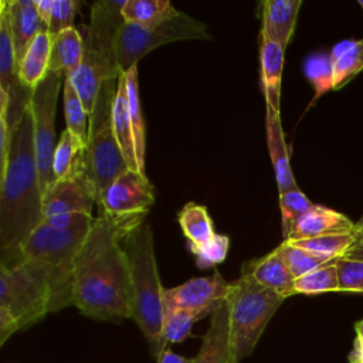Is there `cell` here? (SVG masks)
Returning a JSON list of instances; mask_svg holds the SVG:
<instances>
[{
	"mask_svg": "<svg viewBox=\"0 0 363 363\" xmlns=\"http://www.w3.org/2000/svg\"><path fill=\"white\" fill-rule=\"evenodd\" d=\"M95 217L82 214V213H65V214H57L51 217H44L41 224H45L48 227L57 228V230H68L78 225H84L88 223H92Z\"/></svg>",
	"mask_w": 363,
	"mask_h": 363,
	"instance_id": "obj_39",
	"label": "cell"
},
{
	"mask_svg": "<svg viewBox=\"0 0 363 363\" xmlns=\"http://www.w3.org/2000/svg\"><path fill=\"white\" fill-rule=\"evenodd\" d=\"M333 89H340L363 69V38L345 40L330 51Z\"/></svg>",
	"mask_w": 363,
	"mask_h": 363,
	"instance_id": "obj_24",
	"label": "cell"
},
{
	"mask_svg": "<svg viewBox=\"0 0 363 363\" xmlns=\"http://www.w3.org/2000/svg\"><path fill=\"white\" fill-rule=\"evenodd\" d=\"M157 363H191V359H186L180 354L173 353L170 349H166L157 359Z\"/></svg>",
	"mask_w": 363,
	"mask_h": 363,
	"instance_id": "obj_41",
	"label": "cell"
},
{
	"mask_svg": "<svg viewBox=\"0 0 363 363\" xmlns=\"http://www.w3.org/2000/svg\"><path fill=\"white\" fill-rule=\"evenodd\" d=\"M265 128H267V143L271 157V163L275 173L278 191L284 193L289 189L296 187V182L289 163V153L285 143V136L281 125L279 112L267 106L265 111Z\"/></svg>",
	"mask_w": 363,
	"mask_h": 363,
	"instance_id": "obj_19",
	"label": "cell"
},
{
	"mask_svg": "<svg viewBox=\"0 0 363 363\" xmlns=\"http://www.w3.org/2000/svg\"><path fill=\"white\" fill-rule=\"evenodd\" d=\"M118 79H106L99 88L89 115L88 140L82 152L85 169L95 184L98 196L128 169L112 126V104Z\"/></svg>",
	"mask_w": 363,
	"mask_h": 363,
	"instance_id": "obj_8",
	"label": "cell"
},
{
	"mask_svg": "<svg viewBox=\"0 0 363 363\" xmlns=\"http://www.w3.org/2000/svg\"><path fill=\"white\" fill-rule=\"evenodd\" d=\"M303 74L313 85L315 96L312 104L325 92L333 89V69L329 54H312L303 61Z\"/></svg>",
	"mask_w": 363,
	"mask_h": 363,
	"instance_id": "obj_32",
	"label": "cell"
},
{
	"mask_svg": "<svg viewBox=\"0 0 363 363\" xmlns=\"http://www.w3.org/2000/svg\"><path fill=\"white\" fill-rule=\"evenodd\" d=\"M354 233H356V235H357V240L359 241H363V214H362V217L359 218V221L354 224ZM357 241V242H359Z\"/></svg>",
	"mask_w": 363,
	"mask_h": 363,
	"instance_id": "obj_44",
	"label": "cell"
},
{
	"mask_svg": "<svg viewBox=\"0 0 363 363\" xmlns=\"http://www.w3.org/2000/svg\"><path fill=\"white\" fill-rule=\"evenodd\" d=\"M177 13L167 0H125L121 10L125 23L145 28H155Z\"/></svg>",
	"mask_w": 363,
	"mask_h": 363,
	"instance_id": "obj_25",
	"label": "cell"
},
{
	"mask_svg": "<svg viewBox=\"0 0 363 363\" xmlns=\"http://www.w3.org/2000/svg\"><path fill=\"white\" fill-rule=\"evenodd\" d=\"M313 203L302 193V190L296 186L284 193H279V208L282 216V237L286 240L289 231L298 218L305 214Z\"/></svg>",
	"mask_w": 363,
	"mask_h": 363,
	"instance_id": "obj_34",
	"label": "cell"
},
{
	"mask_svg": "<svg viewBox=\"0 0 363 363\" xmlns=\"http://www.w3.org/2000/svg\"><path fill=\"white\" fill-rule=\"evenodd\" d=\"M277 248L279 250L288 269L291 271V274L295 279L330 262V261H325V259L313 255L312 252H309L303 248H299L286 241H282Z\"/></svg>",
	"mask_w": 363,
	"mask_h": 363,
	"instance_id": "obj_35",
	"label": "cell"
},
{
	"mask_svg": "<svg viewBox=\"0 0 363 363\" xmlns=\"http://www.w3.org/2000/svg\"><path fill=\"white\" fill-rule=\"evenodd\" d=\"M352 231H354V223L345 214L320 204H313L298 218L285 241H298Z\"/></svg>",
	"mask_w": 363,
	"mask_h": 363,
	"instance_id": "obj_15",
	"label": "cell"
},
{
	"mask_svg": "<svg viewBox=\"0 0 363 363\" xmlns=\"http://www.w3.org/2000/svg\"><path fill=\"white\" fill-rule=\"evenodd\" d=\"M201 319L200 315L186 311V309H173L163 313V329H162V345L166 350L167 343L183 342L191 330L194 322Z\"/></svg>",
	"mask_w": 363,
	"mask_h": 363,
	"instance_id": "obj_33",
	"label": "cell"
},
{
	"mask_svg": "<svg viewBox=\"0 0 363 363\" xmlns=\"http://www.w3.org/2000/svg\"><path fill=\"white\" fill-rule=\"evenodd\" d=\"M112 126H113V133H115L116 142L121 147V152L126 162L128 169L139 170L135 139H133V132H132V125H130V118H129V109H128L125 72H122L118 79L116 94H115L113 104H112Z\"/></svg>",
	"mask_w": 363,
	"mask_h": 363,
	"instance_id": "obj_20",
	"label": "cell"
},
{
	"mask_svg": "<svg viewBox=\"0 0 363 363\" xmlns=\"http://www.w3.org/2000/svg\"><path fill=\"white\" fill-rule=\"evenodd\" d=\"M123 250L130 272V319L138 323L159 359L164 352L162 345L164 288L159 278L153 233L149 223L143 221L123 238Z\"/></svg>",
	"mask_w": 363,
	"mask_h": 363,
	"instance_id": "obj_4",
	"label": "cell"
},
{
	"mask_svg": "<svg viewBox=\"0 0 363 363\" xmlns=\"http://www.w3.org/2000/svg\"><path fill=\"white\" fill-rule=\"evenodd\" d=\"M84 55V38L79 31L69 27L57 35H52L50 71L71 74L78 68Z\"/></svg>",
	"mask_w": 363,
	"mask_h": 363,
	"instance_id": "obj_23",
	"label": "cell"
},
{
	"mask_svg": "<svg viewBox=\"0 0 363 363\" xmlns=\"http://www.w3.org/2000/svg\"><path fill=\"white\" fill-rule=\"evenodd\" d=\"M147 213L109 216L98 210L75 258L74 305L98 320L130 318L132 288L123 238Z\"/></svg>",
	"mask_w": 363,
	"mask_h": 363,
	"instance_id": "obj_1",
	"label": "cell"
},
{
	"mask_svg": "<svg viewBox=\"0 0 363 363\" xmlns=\"http://www.w3.org/2000/svg\"><path fill=\"white\" fill-rule=\"evenodd\" d=\"M284 296L241 274L231 282L227 296L233 352L240 362L252 353L265 326L284 302Z\"/></svg>",
	"mask_w": 363,
	"mask_h": 363,
	"instance_id": "obj_7",
	"label": "cell"
},
{
	"mask_svg": "<svg viewBox=\"0 0 363 363\" xmlns=\"http://www.w3.org/2000/svg\"><path fill=\"white\" fill-rule=\"evenodd\" d=\"M79 6L81 3L77 0H54L51 13L47 21V31L51 35H57L58 33L72 27V23Z\"/></svg>",
	"mask_w": 363,
	"mask_h": 363,
	"instance_id": "obj_38",
	"label": "cell"
},
{
	"mask_svg": "<svg viewBox=\"0 0 363 363\" xmlns=\"http://www.w3.org/2000/svg\"><path fill=\"white\" fill-rule=\"evenodd\" d=\"M126 78V94H128V109L135 139L136 156L139 170L145 173V150H146V132L145 121L142 115L140 98H139V81H138V65L132 67L125 72Z\"/></svg>",
	"mask_w": 363,
	"mask_h": 363,
	"instance_id": "obj_27",
	"label": "cell"
},
{
	"mask_svg": "<svg viewBox=\"0 0 363 363\" xmlns=\"http://www.w3.org/2000/svg\"><path fill=\"white\" fill-rule=\"evenodd\" d=\"M92 223L68 230L40 224L21 248V259L44 272L51 295V312L74 305V269L78 250Z\"/></svg>",
	"mask_w": 363,
	"mask_h": 363,
	"instance_id": "obj_5",
	"label": "cell"
},
{
	"mask_svg": "<svg viewBox=\"0 0 363 363\" xmlns=\"http://www.w3.org/2000/svg\"><path fill=\"white\" fill-rule=\"evenodd\" d=\"M345 257H346V258H349V259L363 261V241L356 242V245H354V247H352V248L346 252V255H345Z\"/></svg>",
	"mask_w": 363,
	"mask_h": 363,
	"instance_id": "obj_43",
	"label": "cell"
},
{
	"mask_svg": "<svg viewBox=\"0 0 363 363\" xmlns=\"http://www.w3.org/2000/svg\"><path fill=\"white\" fill-rule=\"evenodd\" d=\"M241 274L250 275L255 282L275 291L284 298L295 295V278L288 269L278 248L272 250L271 252L258 259L245 262L241 268Z\"/></svg>",
	"mask_w": 363,
	"mask_h": 363,
	"instance_id": "obj_17",
	"label": "cell"
},
{
	"mask_svg": "<svg viewBox=\"0 0 363 363\" xmlns=\"http://www.w3.org/2000/svg\"><path fill=\"white\" fill-rule=\"evenodd\" d=\"M339 259V258H337ZM330 261L301 278L295 279L294 292L303 294V295H316L323 292H339V279H337V269L336 261Z\"/></svg>",
	"mask_w": 363,
	"mask_h": 363,
	"instance_id": "obj_30",
	"label": "cell"
},
{
	"mask_svg": "<svg viewBox=\"0 0 363 363\" xmlns=\"http://www.w3.org/2000/svg\"><path fill=\"white\" fill-rule=\"evenodd\" d=\"M230 289L231 282H227L217 271L210 277L191 278L174 288H164L163 313L173 309H186L204 318L227 299Z\"/></svg>",
	"mask_w": 363,
	"mask_h": 363,
	"instance_id": "obj_12",
	"label": "cell"
},
{
	"mask_svg": "<svg viewBox=\"0 0 363 363\" xmlns=\"http://www.w3.org/2000/svg\"><path fill=\"white\" fill-rule=\"evenodd\" d=\"M43 189L30 105L11 133L0 182V267L21 261V248L43 221Z\"/></svg>",
	"mask_w": 363,
	"mask_h": 363,
	"instance_id": "obj_2",
	"label": "cell"
},
{
	"mask_svg": "<svg viewBox=\"0 0 363 363\" xmlns=\"http://www.w3.org/2000/svg\"><path fill=\"white\" fill-rule=\"evenodd\" d=\"M357 3H359V6H360V7H362V9H363V0H359V1H357Z\"/></svg>",
	"mask_w": 363,
	"mask_h": 363,
	"instance_id": "obj_46",
	"label": "cell"
},
{
	"mask_svg": "<svg viewBox=\"0 0 363 363\" xmlns=\"http://www.w3.org/2000/svg\"><path fill=\"white\" fill-rule=\"evenodd\" d=\"M230 238L223 234H214L204 245L191 250L190 252L196 255V264L199 268H208L221 264L228 254Z\"/></svg>",
	"mask_w": 363,
	"mask_h": 363,
	"instance_id": "obj_36",
	"label": "cell"
},
{
	"mask_svg": "<svg viewBox=\"0 0 363 363\" xmlns=\"http://www.w3.org/2000/svg\"><path fill=\"white\" fill-rule=\"evenodd\" d=\"M52 4H54V0H35V7H37V10H38V13H40V16H41V18L45 24L48 21Z\"/></svg>",
	"mask_w": 363,
	"mask_h": 363,
	"instance_id": "obj_42",
	"label": "cell"
},
{
	"mask_svg": "<svg viewBox=\"0 0 363 363\" xmlns=\"http://www.w3.org/2000/svg\"><path fill=\"white\" fill-rule=\"evenodd\" d=\"M285 50L274 41L261 38L259 64H261V85L265 95L267 106L279 112L281 102V79L284 69Z\"/></svg>",
	"mask_w": 363,
	"mask_h": 363,
	"instance_id": "obj_21",
	"label": "cell"
},
{
	"mask_svg": "<svg viewBox=\"0 0 363 363\" xmlns=\"http://www.w3.org/2000/svg\"><path fill=\"white\" fill-rule=\"evenodd\" d=\"M51 47L52 35L45 30L41 31L27 48L18 64V79L26 88L33 91L48 74Z\"/></svg>",
	"mask_w": 363,
	"mask_h": 363,
	"instance_id": "obj_22",
	"label": "cell"
},
{
	"mask_svg": "<svg viewBox=\"0 0 363 363\" xmlns=\"http://www.w3.org/2000/svg\"><path fill=\"white\" fill-rule=\"evenodd\" d=\"M349 360H350V363H363L362 360H359V359H356V357H352V356H350Z\"/></svg>",
	"mask_w": 363,
	"mask_h": 363,
	"instance_id": "obj_45",
	"label": "cell"
},
{
	"mask_svg": "<svg viewBox=\"0 0 363 363\" xmlns=\"http://www.w3.org/2000/svg\"><path fill=\"white\" fill-rule=\"evenodd\" d=\"M179 225L187 238L189 250H196L204 245L214 234L213 221L204 206L187 203L177 214Z\"/></svg>",
	"mask_w": 363,
	"mask_h": 363,
	"instance_id": "obj_26",
	"label": "cell"
},
{
	"mask_svg": "<svg viewBox=\"0 0 363 363\" xmlns=\"http://www.w3.org/2000/svg\"><path fill=\"white\" fill-rule=\"evenodd\" d=\"M191 363H238L231 345L230 312L227 299L218 303L211 313V322L203 345Z\"/></svg>",
	"mask_w": 363,
	"mask_h": 363,
	"instance_id": "obj_14",
	"label": "cell"
},
{
	"mask_svg": "<svg viewBox=\"0 0 363 363\" xmlns=\"http://www.w3.org/2000/svg\"><path fill=\"white\" fill-rule=\"evenodd\" d=\"M356 332H357V336L354 342V349L350 353V356L363 362V322H359L356 325Z\"/></svg>",
	"mask_w": 363,
	"mask_h": 363,
	"instance_id": "obj_40",
	"label": "cell"
},
{
	"mask_svg": "<svg viewBox=\"0 0 363 363\" xmlns=\"http://www.w3.org/2000/svg\"><path fill=\"white\" fill-rule=\"evenodd\" d=\"M155 190L146 173L126 169L99 196L98 210L109 216L149 213Z\"/></svg>",
	"mask_w": 363,
	"mask_h": 363,
	"instance_id": "obj_13",
	"label": "cell"
},
{
	"mask_svg": "<svg viewBox=\"0 0 363 363\" xmlns=\"http://www.w3.org/2000/svg\"><path fill=\"white\" fill-rule=\"evenodd\" d=\"M357 235L354 231L352 233H339V234H328L313 238H305L298 241H286L299 248H303L313 255L325 259L335 261L346 255V252L356 245Z\"/></svg>",
	"mask_w": 363,
	"mask_h": 363,
	"instance_id": "obj_28",
	"label": "cell"
},
{
	"mask_svg": "<svg viewBox=\"0 0 363 363\" xmlns=\"http://www.w3.org/2000/svg\"><path fill=\"white\" fill-rule=\"evenodd\" d=\"M125 0H101L94 3L86 37L84 38L82 61L67 77L81 98L88 118L104 81L122 74L116 60V35L125 23L121 14Z\"/></svg>",
	"mask_w": 363,
	"mask_h": 363,
	"instance_id": "obj_3",
	"label": "cell"
},
{
	"mask_svg": "<svg viewBox=\"0 0 363 363\" xmlns=\"http://www.w3.org/2000/svg\"><path fill=\"white\" fill-rule=\"evenodd\" d=\"M7 10L18 68L27 48L41 31L47 30V24L35 7V0H7Z\"/></svg>",
	"mask_w": 363,
	"mask_h": 363,
	"instance_id": "obj_16",
	"label": "cell"
},
{
	"mask_svg": "<svg viewBox=\"0 0 363 363\" xmlns=\"http://www.w3.org/2000/svg\"><path fill=\"white\" fill-rule=\"evenodd\" d=\"M62 98H64V116L67 130H69L75 138H78L85 146L88 140V113L84 108L81 98L78 96L71 79L65 75L62 84Z\"/></svg>",
	"mask_w": 363,
	"mask_h": 363,
	"instance_id": "obj_29",
	"label": "cell"
},
{
	"mask_svg": "<svg viewBox=\"0 0 363 363\" xmlns=\"http://www.w3.org/2000/svg\"><path fill=\"white\" fill-rule=\"evenodd\" d=\"M193 38H210V35L203 23L182 11L155 28L123 23L118 31L115 45L119 69L126 72L156 47Z\"/></svg>",
	"mask_w": 363,
	"mask_h": 363,
	"instance_id": "obj_9",
	"label": "cell"
},
{
	"mask_svg": "<svg viewBox=\"0 0 363 363\" xmlns=\"http://www.w3.org/2000/svg\"><path fill=\"white\" fill-rule=\"evenodd\" d=\"M339 292L363 294V261L342 257L336 261Z\"/></svg>",
	"mask_w": 363,
	"mask_h": 363,
	"instance_id": "obj_37",
	"label": "cell"
},
{
	"mask_svg": "<svg viewBox=\"0 0 363 363\" xmlns=\"http://www.w3.org/2000/svg\"><path fill=\"white\" fill-rule=\"evenodd\" d=\"M50 312V286L40 267L26 259L0 267V345Z\"/></svg>",
	"mask_w": 363,
	"mask_h": 363,
	"instance_id": "obj_6",
	"label": "cell"
},
{
	"mask_svg": "<svg viewBox=\"0 0 363 363\" xmlns=\"http://www.w3.org/2000/svg\"><path fill=\"white\" fill-rule=\"evenodd\" d=\"M65 75L62 72L48 71L44 79L33 89L30 111L33 116L34 152L38 166L40 184L43 193L54 183L52 157L55 150V111L57 98Z\"/></svg>",
	"mask_w": 363,
	"mask_h": 363,
	"instance_id": "obj_10",
	"label": "cell"
},
{
	"mask_svg": "<svg viewBox=\"0 0 363 363\" xmlns=\"http://www.w3.org/2000/svg\"><path fill=\"white\" fill-rule=\"evenodd\" d=\"M85 150V145L75 138L69 130H62L55 150H54V157H52V176L54 182L57 179L64 177L68 174L77 160L79 159L81 153Z\"/></svg>",
	"mask_w": 363,
	"mask_h": 363,
	"instance_id": "obj_31",
	"label": "cell"
},
{
	"mask_svg": "<svg viewBox=\"0 0 363 363\" xmlns=\"http://www.w3.org/2000/svg\"><path fill=\"white\" fill-rule=\"evenodd\" d=\"M98 201V193L82 159V153L72 170L57 179L43 193V217L65 213H82L92 216V208Z\"/></svg>",
	"mask_w": 363,
	"mask_h": 363,
	"instance_id": "obj_11",
	"label": "cell"
},
{
	"mask_svg": "<svg viewBox=\"0 0 363 363\" xmlns=\"http://www.w3.org/2000/svg\"><path fill=\"white\" fill-rule=\"evenodd\" d=\"M301 4V0H265L261 38L274 41L285 50L294 34Z\"/></svg>",
	"mask_w": 363,
	"mask_h": 363,
	"instance_id": "obj_18",
	"label": "cell"
}]
</instances>
